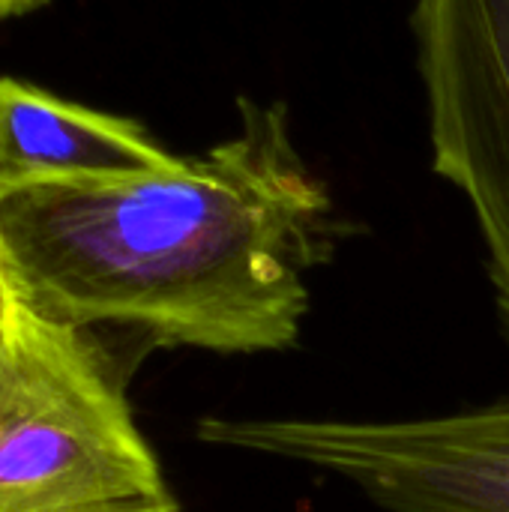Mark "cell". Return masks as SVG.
I'll return each instance as SVG.
<instances>
[{
    "mask_svg": "<svg viewBox=\"0 0 509 512\" xmlns=\"http://www.w3.org/2000/svg\"><path fill=\"white\" fill-rule=\"evenodd\" d=\"M237 129L144 174L0 195V258L21 297L72 324L213 354L285 351L339 219L282 102L237 96Z\"/></svg>",
    "mask_w": 509,
    "mask_h": 512,
    "instance_id": "obj_1",
    "label": "cell"
},
{
    "mask_svg": "<svg viewBox=\"0 0 509 512\" xmlns=\"http://www.w3.org/2000/svg\"><path fill=\"white\" fill-rule=\"evenodd\" d=\"M0 512H180L99 339L0 312Z\"/></svg>",
    "mask_w": 509,
    "mask_h": 512,
    "instance_id": "obj_2",
    "label": "cell"
},
{
    "mask_svg": "<svg viewBox=\"0 0 509 512\" xmlns=\"http://www.w3.org/2000/svg\"><path fill=\"white\" fill-rule=\"evenodd\" d=\"M198 438L336 474L390 512H509V399L411 420L210 417Z\"/></svg>",
    "mask_w": 509,
    "mask_h": 512,
    "instance_id": "obj_3",
    "label": "cell"
},
{
    "mask_svg": "<svg viewBox=\"0 0 509 512\" xmlns=\"http://www.w3.org/2000/svg\"><path fill=\"white\" fill-rule=\"evenodd\" d=\"M432 168L480 225L509 333V0H417Z\"/></svg>",
    "mask_w": 509,
    "mask_h": 512,
    "instance_id": "obj_4",
    "label": "cell"
},
{
    "mask_svg": "<svg viewBox=\"0 0 509 512\" xmlns=\"http://www.w3.org/2000/svg\"><path fill=\"white\" fill-rule=\"evenodd\" d=\"M141 123L0 78V195L36 183L144 174L174 165Z\"/></svg>",
    "mask_w": 509,
    "mask_h": 512,
    "instance_id": "obj_5",
    "label": "cell"
},
{
    "mask_svg": "<svg viewBox=\"0 0 509 512\" xmlns=\"http://www.w3.org/2000/svg\"><path fill=\"white\" fill-rule=\"evenodd\" d=\"M12 294H15V282H12V276H9V270H6V264H3V258H0V312H3V306L9 303Z\"/></svg>",
    "mask_w": 509,
    "mask_h": 512,
    "instance_id": "obj_6",
    "label": "cell"
}]
</instances>
